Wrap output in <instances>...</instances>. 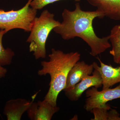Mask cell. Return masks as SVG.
<instances>
[{
  "label": "cell",
  "instance_id": "1",
  "mask_svg": "<svg viewBox=\"0 0 120 120\" xmlns=\"http://www.w3.org/2000/svg\"><path fill=\"white\" fill-rule=\"evenodd\" d=\"M75 6L73 11L64 9L62 14L63 21L54 28V31L64 40H68L76 37L82 39L90 48V54L96 56L111 47L109 41V36L99 38L92 26L95 19H102L105 15L97 9L93 11H83L79 2Z\"/></svg>",
  "mask_w": 120,
  "mask_h": 120
},
{
  "label": "cell",
  "instance_id": "2",
  "mask_svg": "<svg viewBox=\"0 0 120 120\" xmlns=\"http://www.w3.org/2000/svg\"><path fill=\"white\" fill-rule=\"evenodd\" d=\"M48 61L41 62L42 68L38 72L39 76L49 75V88L45 99L54 106H57L58 95L65 87L69 71L79 60L80 54L78 52L65 53L59 50L52 49Z\"/></svg>",
  "mask_w": 120,
  "mask_h": 120
},
{
  "label": "cell",
  "instance_id": "3",
  "mask_svg": "<svg viewBox=\"0 0 120 120\" xmlns=\"http://www.w3.org/2000/svg\"><path fill=\"white\" fill-rule=\"evenodd\" d=\"M60 24V22L54 19L53 13L47 10H44L39 17L35 18L26 42L30 43V52H33L35 59L45 58L46 43L49 35Z\"/></svg>",
  "mask_w": 120,
  "mask_h": 120
},
{
  "label": "cell",
  "instance_id": "4",
  "mask_svg": "<svg viewBox=\"0 0 120 120\" xmlns=\"http://www.w3.org/2000/svg\"><path fill=\"white\" fill-rule=\"evenodd\" d=\"M32 0H28L22 8L16 11H5L0 9V29L7 32L14 29L30 31L37 10L30 6Z\"/></svg>",
  "mask_w": 120,
  "mask_h": 120
},
{
  "label": "cell",
  "instance_id": "5",
  "mask_svg": "<svg viewBox=\"0 0 120 120\" xmlns=\"http://www.w3.org/2000/svg\"><path fill=\"white\" fill-rule=\"evenodd\" d=\"M86 100L84 106L87 112H91L94 108L104 107L111 109L107 103L109 101L120 98V83L113 88L102 90L99 91L98 88L92 87L86 90Z\"/></svg>",
  "mask_w": 120,
  "mask_h": 120
},
{
  "label": "cell",
  "instance_id": "6",
  "mask_svg": "<svg viewBox=\"0 0 120 120\" xmlns=\"http://www.w3.org/2000/svg\"><path fill=\"white\" fill-rule=\"evenodd\" d=\"M92 75H89L77 83L72 89L64 91L65 94L70 101H77L80 98L85 91L92 87L98 88L102 86V80L101 75L94 69Z\"/></svg>",
  "mask_w": 120,
  "mask_h": 120
},
{
  "label": "cell",
  "instance_id": "7",
  "mask_svg": "<svg viewBox=\"0 0 120 120\" xmlns=\"http://www.w3.org/2000/svg\"><path fill=\"white\" fill-rule=\"evenodd\" d=\"M60 108L54 106L49 101L33 102L27 111L28 117L32 120H50L54 114L59 111Z\"/></svg>",
  "mask_w": 120,
  "mask_h": 120
},
{
  "label": "cell",
  "instance_id": "8",
  "mask_svg": "<svg viewBox=\"0 0 120 120\" xmlns=\"http://www.w3.org/2000/svg\"><path fill=\"white\" fill-rule=\"evenodd\" d=\"M38 93L32 97V101L22 98L11 99L6 102L4 114L8 120H20L24 113L27 111L34 101Z\"/></svg>",
  "mask_w": 120,
  "mask_h": 120
},
{
  "label": "cell",
  "instance_id": "9",
  "mask_svg": "<svg viewBox=\"0 0 120 120\" xmlns=\"http://www.w3.org/2000/svg\"><path fill=\"white\" fill-rule=\"evenodd\" d=\"M94 70L93 64H88L83 61H78L69 71L63 90L67 91L72 89L84 78L91 75Z\"/></svg>",
  "mask_w": 120,
  "mask_h": 120
},
{
  "label": "cell",
  "instance_id": "10",
  "mask_svg": "<svg viewBox=\"0 0 120 120\" xmlns=\"http://www.w3.org/2000/svg\"><path fill=\"white\" fill-rule=\"evenodd\" d=\"M100 67L96 62L92 63L94 69L98 71L102 80V90L109 88L112 86L120 82V67L114 68L111 65L103 63L98 57Z\"/></svg>",
  "mask_w": 120,
  "mask_h": 120
},
{
  "label": "cell",
  "instance_id": "11",
  "mask_svg": "<svg viewBox=\"0 0 120 120\" xmlns=\"http://www.w3.org/2000/svg\"><path fill=\"white\" fill-rule=\"evenodd\" d=\"M97 8L105 16L114 20H120V0H86Z\"/></svg>",
  "mask_w": 120,
  "mask_h": 120
},
{
  "label": "cell",
  "instance_id": "12",
  "mask_svg": "<svg viewBox=\"0 0 120 120\" xmlns=\"http://www.w3.org/2000/svg\"><path fill=\"white\" fill-rule=\"evenodd\" d=\"M109 36L112 46L110 54L113 56L114 62L118 64L120 60V24L112 27Z\"/></svg>",
  "mask_w": 120,
  "mask_h": 120
},
{
  "label": "cell",
  "instance_id": "13",
  "mask_svg": "<svg viewBox=\"0 0 120 120\" xmlns=\"http://www.w3.org/2000/svg\"><path fill=\"white\" fill-rule=\"evenodd\" d=\"M104 107H97L91 111L94 117L91 120H120V115L115 109Z\"/></svg>",
  "mask_w": 120,
  "mask_h": 120
},
{
  "label": "cell",
  "instance_id": "14",
  "mask_svg": "<svg viewBox=\"0 0 120 120\" xmlns=\"http://www.w3.org/2000/svg\"><path fill=\"white\" fill-rule=\"evenodd\" d=\"M7 32L5 30H0V64L2 66L11 64L15 56L14 52L11 49H5L2 45L3 36Z\"/></svg>",
  "mask_w": 120,
  "mask_h": 120
},
{
  "label": "cell",
  "instance_id": "15",
  "mask_svg": "<svg viewBox=\"0 0 120 120\" xmlns=\"http://www.w3.org/2000/svg\"><path fill=\"white\" fill-rule=\"evenodd\" d=\"M61 0H32L30 4V6L36 10H39L50 4ZM76 1H80L81 0H73Z\"/></svg>",
  "mask_w": 120,
  "mask_h": 120
},
{
  "label": "cell",
  "instance_id": "16",
  "mask_svg": "<svg viewBox=\"0 0 120 120\" xmlns=\"http://www.w3.org/2000/svg\"><path fill=\"white\" fill-rule=\"evenodd\" d=\"M7 70L0 64V79L5 77L7 74Z\"/></svg>",
  "mask_w": 120,
  "mask_h": 120
},
{
  "label": "cell",
  "instance_id": "17",
  "mask_svg": "<svg viewBox=\"0 0 120 120\" xmlns=\"http://www.w3.org/2000/svg\"><path fill=\"white\" fill-rule=\"evenodd\" d=\"M119 64H120V61H119Z\"/></svg>",
  "mask_w": 120,
  "mask_h": 120
}]
</instances>
